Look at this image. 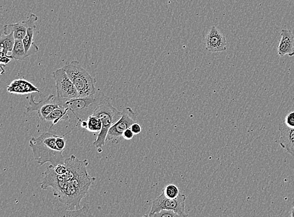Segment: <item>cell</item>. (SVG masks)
<instances>
[{"label":"cell","instance_id":"obj_1","mask_svg":"<svg viewBox=\"0 0 294 217\" xmlns=\"http://www.w3.org/2000/svg\"><path fill=\"white\" fill-rule=\"evenodd\" d=\"M57 135L50 132H45L41 136L32 137L30 139L29 146L32 149L34 159L40 166L46 163H50L53 166L64 163L63 151L56 145Z\"/></svg>","mask_w":294,"mask_h":217},{"label":"cell","instance_id":"obj_2","mask_svg":"<svg viewBox=\"0 0 294 217\" xmlns=\"http://www.w3.org/2000/svg\"><path fill=\"white\" fill-rule=\"evenodd\" d=\"M96 180L95 177H91L88 173L75 177L67 182L64 191L58 200L64 205L66 210L74 211L81 209L80 204L82 200L86 197Z\"/></svg>","mask_w":294,"mask_h":217},{"label":"cell","instance_id":"obj_3","mask_svg":"<svg viewBox=\"0 0 294 217\" xmlns=\"http://www.w3.org/2000/svg\"><path fill=\"white\" fill-rule=\"evenodd\" d=\"M111 100L100 91L96 92L91 96L79 97L64 103L58 104L60 107L67 111H71L78 121L77 126L81 124V121L88 120L89 116L98 106Z\"/></svg>","mask_w":294,"mask_h":217},{"label":"cell","instance_id":"obj_4","mask_svg":"<svg viewBox=\"0 0 294 217\" xmlns=\"http://www.w3.org/2000/svg\"><path fill=\"white\" fill-rule=\"evenodd\" d=\"M63 69L76 87L79 97L91 96L97 92L96 78L88 73L78 61L67 63Z\"/></svg>","mask_w":294,"mask_h":217},{"label":"cell","instance_id":"obj_5","mask_svg":"<svg viewBox=\"0 0 294 217\" xmlns=\"http://www.w3.org/2000/svg\"><path fill=\"white\" fill-rule=\"evenodd\" d=\"M92 115L98 116L102 121V129L98 133L93 145L98 153H102L103 146L106 144L108 132L112 126L121 117L122 111H119L112 106L111 100L98 106L94 111Z\"/></svg>","mask_w":294,"mask_h":217},{"label":"cell","instance_id":"obj_6","mask_svg":"<svg viewBox=\"0 0 294 217\" xmlns=\"http://www.w3.org/2000/svg\"><path fill=\"white\" fill-rule=\"evenodd\" d=\"M53 77L56 90V102L58 104L79 98L76 87L63 68L54 72Z\"/></svg>","mask_w":294,"mask_h":217},{"label":"cell","instance_id":"obj_7","mask_svg":"<svg viewBox=\"0 0 294 217\" xmlns=\"http://www.w3.org/2000/svg\"><path fill=\"white\" fill-rule=\"evenodd\" d=\"M187 196L183 193H180L176 198H169L166 197L164 193H161L156 199L152 202L151 209L149 214L145 217H151L152 215L162 210H169L173 211L180 215L181 217H188V215L185 211V202Z\"/></svg>","mask_w":294,"mask_h":217},{"label":"cell","instance_id":"obj_8","mask_svg":"<svg viewBox=\"0 0 294 217\" xmlns=\"http://www.w3.org/2000/svg\"><path fill=\"white\" fill-rule=\"evenodd\" d=\"M137 116V113H136L131 107H126L124 108L122 111L121 117L110 128L105 141L106 143L110 141L113 144L118 143L120 138L122 137V135L126 130L130 128L131 126L136 122Z\"/></svg>","mask_w":294,"mask_h":217},{"label":"cell","instance_id":"obj_9","mask_svg":"<svg viewBox=\"0 0 294 217\" xmlns=\"http://www.w3.org/2000/svg\"><path fill=\"white\" fill-rule=\"evenodd\" d=\"M44 174L45 177L41 184V188L46 190L49 187L52 188L54 197L59 198L67 183L65 174L60 176L56 174L53 165L51 164L47 167Z\"/></svg>","mask_w":294,"mask_h":217},{"label":"cell","instance_id":"obj_10","mask_svg":"<svg viewBox=\"0 0 294 217\" xmlns=\"http://www.w3.org/2000/svg\"><path fill=\"white\" fill-rule=\"evenodd\" d=\"M29 97L28 106L26 107L25 113L37 111L39 118L42 121L46 120L49 114L60 107L56 102V97L54 94L49 95L46 99L42 100L39 102H35L34 94H32Z\"/></svg>","mask_w":294,"mask_h":217},{"label":"cell","instance_id":"obj_11","mask_svg":"<svg viewBox=\"0 0 294 217\" xmlns=\"http://www.w3.org/2000/svg\"><path fill=\"white\" fill-rule=\"evenodd\" d=\"M227 39L215 26L211 27L205 38L207 51L212 53L223 52L227 50Z\"/></svg>","mask_w":294,"mask_h":217},{"label":"cell","instance_id":"obj_12","mask_svg":"<svg viewBox=\"0 0 294 217\" xmlns=\"http://www.w3.org/2000/svg\"><path fill=\"white\" fill-rule=\"evenodd\" d=\"M39 17L34 13H30L27 20L22 21L15 24L6 25L4 27V34L8 35L13 33L15 39H23L27 34L28 28L35 26Z\"/></svg>","mask_w":294,"mask_h":217},{"label":"cell","instance_id":"obj_13","mask_svg":"<svg viewBox=\"0 0 294 217\" xmlns=\"http://www.w3.org/2000/svg\"><path fill=\"white\" fill-rule=\"evenodd\" d=\"M280 145L286 152L294 157V128L289 127L283 121L279 127Z\"/></svg>","mask_w":294,"mask_h":217},{"label":"cell","instance_id":"obj_14","mask_svg":"<svg viewBox=\"0 0 294 217\" xmlns=\"http://www.w3.org/2000/svg\"><path fill=\"white\" fill-rule=\"evenodd\" d=\"M277 51L280 57L289 55L294 56V36L291 30L284 29L281 31V39L280 41Z\"/></svg>","mask_w":294,"mask_h":217},{"label":"cell","instance_id":"obj_15","mask_svg":"<svg viewBox=\"0 0 294 217\" xmlns=\"http://www.w3.org/2000/svg\"><path fill=\"white\" fill-rule=\"evenodd\" d=\"M7 91L9 93L19 95L30 94L35 92L41 93V91L37 86L23 78L13 80L10 85L7 86Z\"/></svg>","mask_w":294,"mask_h":217},{"label":"cell","instance_id":"obj_16","mask_svg":"<svg viewBox=\"0 0 294 217\" xmlns=\"http://www.w3.org/2000/svg\"><path fill=\"white\" fill-rule=\"evenodd\" d=\"M69 120H70V117L69 114H68V111L60 107L54 109L50 114H49L46 119V121H50V122L52 123L51 127H52L53 125L57 124L61 121Z\"/></svg>","mask_w":294,"mask_h":217},{"label":"cell","instance_id":"obj_17","mask_svg":"<svg viewBox=\"0 0 294 217\" xmlns=\"http://www.w3.org/2000/svg\"><path fill=\"white\" fill-rule=\"evenodd\" d=\"M15 38L13 33L10 34H2L0 38V46H1V55H8L9 52L12 51L15 45Z\"/></svg>","mask_w":294,"mask_h":217},{"label":"cell","instance_id":"obj_18","mask_svg":"<svg viewBox=\"0 0 294 217\" xmlns=\"http://www.w3.org/2000/svg\"><path fill=\"white\" fill-rule=\"evenodd\" d=\"M11 60L25 61L29 56L26 52L22 39H15V45L11 54L9 55Z\"/></svg>","mask_w":294,"mask_h":217},{"label":"cell","instance_id":"obj_19","mask_svg":"<svg viewBox=\"0 0 294 217\" xmlns=\"http://www.w3.org/2000/svg\"><path fill=\"white\" fill-rule=\"evenodd\" d=\"M60 216L63 217H91L93 216V215L91 214L90 205L85 204L81 209L74 210V211L65 210L63 214Z\"/></svg>","mask_w":294,"mask_h":217},{"label":"cell","instance_id":"obj_20","mask_svg":"<svg viewBox=\"0 0 294 217\" xmlns=\"http://www.w3.org/2000/svg\"><path fill=\"white\" fill-rule=\"evenodd\" d=\"M36 29V25L34 27L28 28L27 34H26L24 38L22 39L23 45H24L26 52L30 57L29 51L34 45V36L35 30Z\"/></svg>","mask_w":294,"mask_h":217},{"label":"cell","instance_id":"obj_21","mask_svg":"<svg viewBox=\"0 0 294 217\" xmlns=\"http://www.w3.org/2000/svg\"><path fill=\"white\" fill-rule=\"evenodd\" d=\"M88 127L87 130L93 133L100 132L102 129V121L97 116L91 115L89 116L88 120Z\"/></svg>","mask_w":294,"mask_h":217},{"label":"cell","instance_id":"obj_22","mask_svg":"<svg viewBox=\"0 0 294 217\" xmlns=\"http://www.w3.org/2000/svg\"><path fill=\"white\" fill-rule=\"evenodd\" d=\"M163 193L166 197L169 198H176L180 194L178 186L173 184H169L166 186Z\"/></svg>","mask_w":294,"mask_h":217},{"label":"cell","instance_id":"obj_23","mask_svg":"<svg viewBox=\"0 0 294 217\" xmlns=\"http://www.w3.org/2000/svg\"><path fill=\"white\" fill-rule=\"evenodd\" d=\"M151 217H181L180 215L169 210H162L152 215Z\"/></svg>","mask_w":294,"mask_h":217},{"label":"cell","instance_id":"obj_24","mask_svg":"<svg viewBox=\"0 0 294 217\" xmlns=\"http://www.w3.org/2000/svg\"><path fill=\"white\" fill-rule=\"evenodd\" d=\"M69 132H68L67 134H69ZM67 134L62 135V136H60V135H57V137L56 138V146H57L58 148H59L60 150L64 151L65 150L66 141L64 137Z\"/></svg>","mask_w":294,"mask_h":217},{"label":"cell","instance_id":"obj_25","mask_svg":"<svg viewBox=\"0 0 294 217\" xmlns=\"http://www.w3.org/2000/svg\"><path fill=\"white\" fill-rule=\"evenodd\" d=\"M284 121L289 127L294 128V111L288 113Z\"/></svg>","mask_w":294,"mask_h":217},{"label":"cell","instance_id":"obj_26","mask_svg":"<svg viewBox=\"0 0 294 217\" xmlns=\"http://www.w3.org/2000/svg\"><path fill=\"white\" fill-rule=\"evenodd\" d=\"M54 170H55V172L58 175H64L67 172V167L65 165V163H60V164H58L56 165V166H54Z\"/></svg>","mask_w":294,"mask_h":217},{"label":"cell","instance_id":"obj_27","mask_svg":"<svg viewBox=\"0 0 294 217\" xmlns=\"http://www.w3.org/2000/svg\"><path fill=\"white\" fill-rule=\"evenodd\" d=\"M134 136H135V134L132 131L131 128H129L128 129L126 130V131L124 132L123 135H122V137L126 140V141H131V140L133 139Z\"/></svg>","mask_w":294,"mask_h":217},{"label":"cell","instance_id":"obj_28","mask_svg":"<svg viewBox=\"0 0 294 217\" xmlns=\"http://www.w3.org/2000/svg\"><path fill=\"white\" fill-rule=\"evenodd\" d=\"M130 128L135 135L140 134L141 131H142V128H141V125L136 122L134 123L131 126Z\"/></svg>","mask_w":294,"mask_h":217},{"label":"cell","instance_id":"obj_29","mask_svg":"<svg viewBox=\"0 0 294 217\" xmlns=\"http://www.w3.org/2000/svg\"><path fill=\"white\" fill-rule=\"evenodd\" d=\"M11 58L9 57V55H1V59H0V62H1V64L3 65H6L9 64V62H10Z\"/></svg>","mask_w":294,"mask_h":217},{"label":"cell","instance_id":"obj_30","mask_svg":"<svg viewBox=\"0 0 294 217\" xmlns=\"http://www.w3.org/2000/svg\"><path fill=\"white\" fill-rule=\"evenodd\" d=\"M291 216L292 217H294V203L293 204V209H292V210H291Z\"/></svg>","mask_w":294,"mask_h":217}]
</instances>
